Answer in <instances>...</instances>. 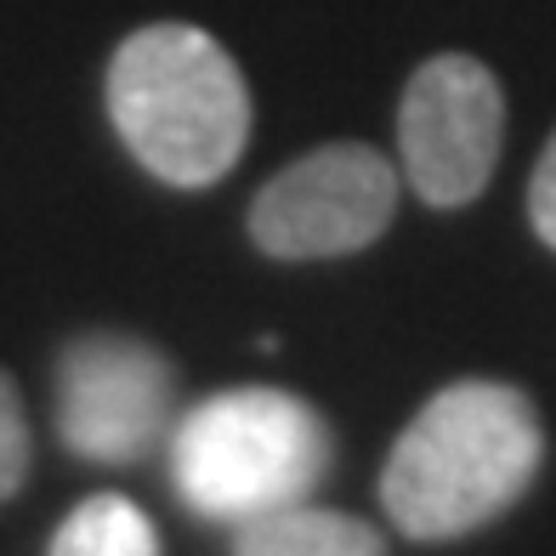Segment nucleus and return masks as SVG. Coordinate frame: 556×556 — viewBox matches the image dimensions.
Returning a JSON list of instances; mask_svg holds the SVG:
<instances>
[{
    "label": "nucleus",
    "mask_w": 556,
    "mask_h": 556,
    "mask_svg": "<svg viewBox=\"0 0 556 556\" xmlns=\"http://www.w3.org/2000/svg\"><path fill=\"white\" fill-rule=\"evenodd\" d=\"M540 454V415L517 387L454 381L397 438L381 505L409 540H460L528 494Z\"/></svg>",
    "instance_id": "obj_1"
},
{
    "label": "nucleus",
    "mask_w": 556,
    "mask_h": 556,
    "mask_svg": "<svg viewBox=\"0 0 556 556\" xmlns=\"http://www.w3.org/2000/svg\"><path fill=\"white\" fill-rule=\"evenodd\" d=\"M109 119L148 176L211 188L250 142V86L233 52L193 23H148L109 63Z\"/></svg>",
    "instance_id": "obj_2"
},
{
    "label": "nucleus",
    "mask_w": 556,
    "mask_h": 556,
    "mask_svg": "<svg viewBox=\"0 0 556 556\" xmlns=\"http://www.w3.org/2000/svg\"><path fill=\"white\" fill-rule=\"evenodd\" d=\"M330 471V426L278 387L205 397L170 432V483L199 517L250 522L301 505Z\"/></svg>",
    "instance_id": "obj_3"
},
{
    "label": "nucleus",
    "mask_w": 556,
    "mask_h": 556,
    "mask_svg": "<svg viewBox=\"0 0 556 556\" xmlns=\"http://www.w3.org/2000/svg\"><path fill=\"white\" fill-rule=\"evenodd\" d=\"M397 216V170L369 142H324L250 199V239L278 262L369 250Z\"/></svg>",
    "instance_id": "obj_4"
},
{
    "label": "nucleus",
    "mask_w": 556,
    "mask_h": 556,
    "mask_svg": "<svg viewBox=\"0 0 556 556\" xmlns=\"http://www.w3.org/2000/svg\"><path fill=\"white\" fill-rule=\"evenodd\" d=\"M505 142V91L466 52L426 58L397 109V154L409 188L438 211H460L489 188Z\"/></svg>",
    "instance_id": "obj_5"
},
{
    "label": "nucleus",
    "mask_w": 556,
    "mask_h": 556,
    "mask_svg": "<svg viewBox=\"0 0 556 556\" xmlns=\"http://www.w3.org/2000/svg\"><path fill=\"white\" fill-rule=\"evenodd\" d=\"M176 375L137 336H80L58 358V438L97 466H131L170 432Z\"/></svg>",
    "instance_id": "obj_6"
},
{
    "label": "nucleus",
    "mask_w": 556,
    "mask_h": 556,
    "mask_svg": "<svg viewBox=\"0 0 556 556\" xmlns=\"http://www.w3.org/2000/svg\"><path fill=\"white\" fill-rule=\"evenodd\" d=\"M233 556H387L381 534L346 511L318 505H285V511L250 517L233 534Z\"/></svg>",
    "instance_id": "obj_7"
},
{
    "label": "nucleus",
    "mask_w": 556,
    "mask_h": 556,
    "mask_svg": "<svg viewBox=\"0 0 556 556\" xmlns=\"http://www.w3.org/2000/svg\"><path fill=\"white\" fill-rule=\"evenodd\" d=\"M46 556H160V534L125 494H91L63 517Z\"/></svg>",
    "instance_id": "obj_8"
},
{
    "label": "nucleus",
    "mask_w": 556,
    "mask_h": 556,
    "mask_svg": "<svg viewBox=\"0 0 556 556\" xmlns=\"http://www.w3.org/2000/svg\"><path fill=\"white\" fill-rule=\"evenodd\" d=\"M29 477V415L12 387V375L0 369V500H12Z\"/></svg>",
    "instance_id": "obj_9"
},
{
    "label": "nucleus",
    "mask_w": 556,
    "mask_h": 556,
    "mask_svg": "<svg viewBox=\"0 0 556 556\" xmlns=\"http://www.w3.org/2000/svg\"><path fill=\"white\" fill-rule=\"evenodd\" d=\"M528 222H534V233L556 250V131L545 142L534 176H528Z\"/></svg>",
    "instance_id": "obj_10"
}]
</instances>
